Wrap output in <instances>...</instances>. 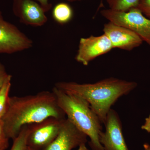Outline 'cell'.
<instances>
[{
    "label": "cell",
    "mask_w": 150,
    "mask_h": 150,
    "mask_svg": "<svg viewBox=\"0 0 150 150\" xmlns=\"http://www.w3.org/2000/svg\"><path fill=\"white\" fill-rule=\"evenodd\" d=\"M100 14L108 21L131 30L150 47V19L137 7L126 11L104 9Z\"/></svg>",
    "instance_id": "cell-4"
},
{
    "label": "cell",
    "mask_w": 150,
    "mask_h": 150,
    "mask_svg": "<svg viewBox=\"0 0 150 150\" xmlns=\"http://www.w3.org/2000/svg\"><path fill=\"white\" fill-rule=\"evenodd\" d=\"M52 16L54 20L57 23L61 25L66 24L72 19L74 11L68 3H59L53 8Z\"/></svg>",
    "instance_id": "cell-12"
},
{
    "label": "cell",
    "mask_w": 150,
    "mask_h": 150,
    "mask_svg": "<svg viewBox=\"0 0 150 150\" xmlns=\"http://www.w3.org/2000/svg\"><path fill=\"white\" fill-rule=\"evenodd\" d=\"M137 7L145 16L150 19V0H139Z\"/></svg>",
    "instance_id": "cell-17"
},
{
    "label": "cell",
    "mask_w": 150,
    "mask_h": 150,
    "mask_svg": "<svg viewBox=\"0 0 150 150\" xmlns=\"http://www.w3.org/2000/svg\"><path fill=\"white\" fill-rule=\"evenodd\" d=\"M137 86L135 82L111 77L93 83L59 82L54 86L65 92L77 96L86 100L101 123L104 124L112 105L118 98L128 94Z\"/></svg>",
    "instance_id": "cell-2"
},
{
    "label": "cell",
    "mask_w": 150,
    "mask_h": 150,
    "mask_svg": "<svg viewBox=\"0 0 150 150\" xmlns=\"http://www.w3.org/2000/svg\"><path fill=\"white\" fill-rule=\"evenodd\" d=\"M52 91L67 118L89 138V145L92 150H104L99 139L102 123L88 103L80 97L67 93L55 86Z\"/></svg>",
    "instance_id": "cell-3"
},
{
    "label": "cell",
    "mask_w": 150,
    "mask_h": 150,
    "mask_svg": "<svg viewBox=\"0 0 150 150\" xmlns=\"http://www.w3.org/2000/svg\"><path fill=\"white\" fill-rule=\"evenodd\" d=\"M11 76L8 74L4 66L0 62V89L7 80Z\"/></svg>",
    "instance_id": "cell-18"
},
{
    "label": "cell",
    "mask_w": 150,
    "mask_h": 150,
    "mask_svg": "<svg viewBox=\"0 0 150 150\" xmlns=\"http://www.w3.org/2000/svg\"><path fill=\"white\" fill-rule=\"evenodd\" d=\"M139 0H106L109 8L112 10L126 11L138 6Z\"/></svg>",
    "instance_id": "cell-14"
},
{
    "label": "cell",
    "mask_w": 150,
    "mask_h": 150,
    "mask_svg": "<svg viewBox=\"0 0 150 150\" xmlns=\"http://www.w3.org/2000/svg\"><path fill=\"white\" fill-rule=\"evenodd\" d=\"M105 131L100 134V142L104 150H129L122 131L121 120L117 112L110 109L104 123Z\"/></svg>",
    "instance_id": "cell-8"
},
{
    "label": "cell",
    "mask_w": 150,
    "mask_h": 150,
    "mask_svg": "<svg viewBox=\"0 0 150 150\" xmlns=\"http://www.w3.org/2000/svg\"><path fill=\"white\" fill-rule=\"evenodd\" d=\"M11 79L12 76H11L0 89V120L4 117L8 108L10 98L9 93L11 86Z\"/></svg>",
    "instance_id": "cell-13"
},
{
    "label": "cell",
    "mask_w": 150,
    "mask_h": 150,
    "mask_svg": "<svg viewBox=\"0 0 150 150\" xmlns=\"http://www.w3.org/2000/svg\"><path fill=\"white\" fill-rule=\"evenodd\" d=\"M29 131L30 125L25 126L22 128L18 136L13 140L11 150H25L27 147V137Z\"/></svg>",
    "instance_id": "cell-15"
},
{
    "label": "cell",
    "mask_w": 150,
    "mask_h": 150,
    "mask_svg": "<svg viewBox=\"0 0 150 150\" xmlns=\"http://www.w3.org/2000/svg\"><path fill=\"white\" fill-rule=\"evenodd\" d=\"M33 42L14 25L0 20V54H12L29 49Z\"/></svg>",
    "instance_id": "cell-6"
},
{
    "label": "cell",
    "mask_w": 150,
    "mask_h": 150,
    "mask_svg": "<svg viewBox=\"0 0 150 150\" xmlns=\"http://www.w3.org/2000/svg\"><path fill=\"white\" fill-rule=\"evenodd\" d=\"M144 150H150V145L148 144H145L144 145Z\"/></svg>",
    "instance_id": "cell-22"
},
{
    "label": "cell",
    "mask_w": 150,
    "mask_h": 150,
    "mask_svg": "<svg viewBox=\"0 0 150 150\" xmlns=\"http://www.w3.org/2000/svg\"><path fill=\"white\" fill-rule=\"evenodd\" d=\"M142 129L148 133H150V114L148 118H146L144 123L142 126Z\"/></svg>",
    "instance_id": "cell-20"
},
{
    "label": "cell",
    "mask_w": 150,
    "mask_h": 150,
    "mask_svg": "<svg viewBox=\"0 0 150 150\" xmlns=\"http://www.w3.org/2000/svg\"><path fill=\"white\" fill-rule=\"evenodd\" d=\"M64 119L50 117L30 124L27 146L33 150L45 149L58 136Z\"/></svg>",
    "instance_id": "cell-5"
},
{
    "label": "cell",
    "mask_w": 150,
    "mask_h": 150,
    "mask_svg": "<svg viewBox=\"0 0 150 150\" xmlns=\"http://www.w3.org/2000/svg\"><path fill=\"white\" fill-rule=\"evenodd\" d=\"M77 150H88L86 146V144H83L79 147Z\"/></svg>",
    "instance_id": "cell-21"
},
{
    "label": "cell",
    "mask_w": 150,
    "mask_h": 150,
    "mask_svg": "<svg viewBox=\"0 0 150 150\" xmlns=\"http://www.w3.org/2000/svg\"><path fill=\"white\" fill-rule=\"evenodd\" d=\"M65 116L52 91H43L32 95L10 97L8 108L1 120L7 136L13 140L25 126L50 117L65 119Z\"/></svg>",
    "instance_id": "cell-1"
},
{
    "label": "cell",
    "mask_w": 150,
    "mask_h": 150,
    "mask_svg": "<svg viewBox=\"0 0 150 150\" xmlns=\"http://www.w3.org/2000/svg\"><path fill=\"white\" fill-rule=\"evenodd\" d=\"M87 142V136L68 118L62 122L58 136L43 150H72Z\"/></svg>",
    "instance_id": "cell-10"
},
{
    "label": "cell",
    "mask_w": 150,
    "mask_h": 150,
    "mask_svg": "<svg viewBox=\"0 0 150 150\" xmlns=\"http://www.w3.org/2000/svg\"><path fill=\"white\" fill-rule=\"evenodd\" d=\"M66 1H68L69 2H72L78 1H81L82 0H66Z\"/></svg>",
    "instance_id": "cell-23"
},
{
    "label": "cell",
    "mask_w": 150,
    "mask_h": 150,
    "mask_svg": "<svg viewBox=\"0 0 150 150\" xmlns=\"http://www.w3.org/2000/svg\"><path fill=\"white\" fill-rule=\"evenodd\" d=\"M113 48L110 40L104 33L99 36L82 38L80 40L75 60L87 66L95 59L107 54Z\"/></svg>",
    "instance_id": "cell-7"
},
{
    "label": "cell",
    "mask_w": 150,
    "mask_h": 150,
    "mask_svg": "<svg viewBox=\"0 0 150 150\" xmlns=\"http://www.w3.org/2000/svg\"><path fill=\"white\" fill-rule=\"evenodd\" d=\"M9 139L6 134L4 123L0 120V150H6L8 147Z\"/></svg>",
    "instance_id": "cell-16"
},
{
    "label": "cell",
    "mask_w": 150,
    "mask_h": 150,
    "mask_svg": "<svg viewBox=\"0 0 150 150\" xmlns=\"http://www.w3.org/2000/svg\"><path fill=\"white\" fill-rule=\"evenodd\" d=\"M103 32L110 40L113 48L131 51L141 46L143 42L131 30L111 22L104 25Z\"/></svg>",
    "instance_id": "cell-11"
},
{
    "label": "cell",
    "mask_w": 150,
    "mask_h": 150,
    "mask_svg": "<svg viewBox=\"0 0 150 150\" xmlns=\"http://www.w3.org/2000/svg\"><path fill=\"white\" fill-rule=\"evenodd\" d=\"M38 3L42 7L43 10L46 13L50 10L52 8V5L49 2V0H34Z\"/></svg>",
    "instance_id": "cell-19"
},
{
    "label": "cell",
    "mask_w": 150,
    "mask_h": 150,
    "mask_svg": "<svg viewBox=\"0 0 150 150\" xmlns=\"http://www.w3.org/2000/svg\"><path fill=\"white\" fill-rule=\"evenodd\" d=\"M4 19V17H3L2 13L1 11H0V20Z\"/></svg>",
    "instance_id": "cell-24"
},
{
    "label": "cell",
    "mask_w": 150,
    "mask_h": 150,
    "mask_svg": "<svg viewBox=\"0 0 150 150\" xmlns=\"http://www.w3.org/2000/svg\"><path fill=\"white\" fill-rule=\"evenodd\" d=\"M13 12L23 24L40 27L48 21L46 13L34 0H13Z\"/></svg>",
    "instance_id": "cell-9"
},
{
    "label": "cell",
    "mask_w": 150,
    "mask_h": 150,
    "mask_svg": "<svg viewBox=\"0 0 150 150\" xmlns=\"http://www.w3.org/2000/svg\"><path fill=\"white\" fill-rule=\"evenodd\" d=\"M25 150H32V149H30V148L28 147H26V149H25Z\"/></svg>",
    "instance_id": "cell-25"
}]
</instances>
